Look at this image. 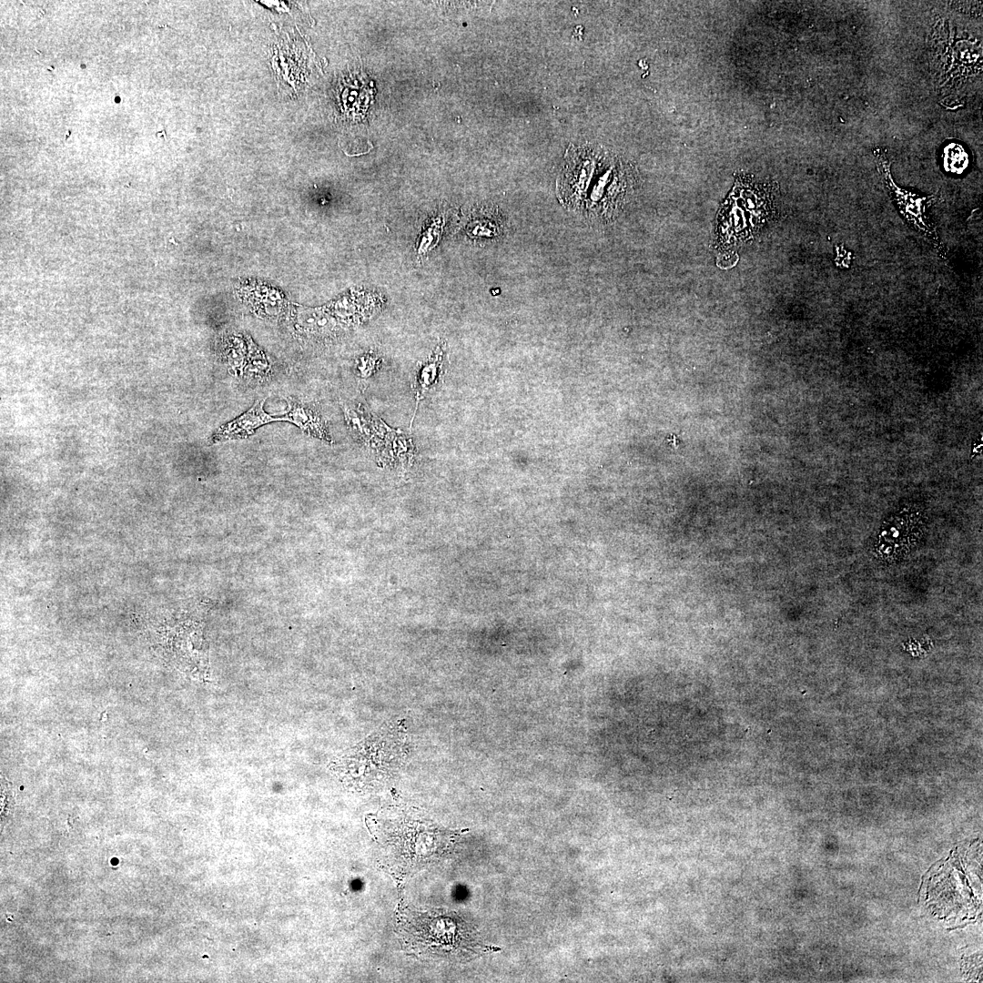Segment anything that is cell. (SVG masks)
Returning a JSON list of instances; mask_svg holds the SVG:
<instances>
[{"mask_svg":"<svg viewBox=\"0 0 983 983\" xmlns=\"http://www.w3.org/2000/svg\"><path fill=\"white\" fill-rule=\"evenodd\" d=\"M377 368V358L369 355L362 358L360 362L357 365V374L361 379H367L376 371Z\"/></svg>","mask_w":983,"mask_h":983,"instance_id":"9","label":"cell"},{"mask_svg":"<svg viewBox=\"0 0 983 983\" xmlns=\"http://www.w3.org/2000/svg\"><path fill=\"white\" fill-rule=\"evenodd\" d=\"M924 512L915 504L901 506L885 520L876 540V551L886 560H896L914 549L922 537Z\"/></svg>","mask_w":983,"mask_h":983,"instance_id":"3","label":"cell"},{"mask_svg":"<svg viewBox=\"0 0 983 983\" xmlns=\"http://www.w3.org/2000/svg\"><path fill=\"white\" fill-rule=\"evenodd\" d=\"M873 154L884 185L892 200L897 204L900 214L907 224L925 236L935 246L941 257L945 258L944 246L933 224L929 222L926 216V208L936 201L937 197L935 195L919 196L897 187L891 176L890 163L886 153L881 148H875Z\"/></svg>","mask_w":983,"mask_h":983,"instance_id":"2","label":"cell"},{"mask_svg":"<svg viewBox=\"0 0 983 983\" xmlns=\"http://www.w3.org/2000/svg\"><path fill=\"white\" fill-rule=\"evenodd\" d=\"M400 929L415 950L431 956H457L470 942L465 924L457 916L443 911L408 912Z\"/></svg>","mask_w":983,"mask_h":983,"instance_id":"1","label":"cell"},{"mask_svg":"<svg viewBox=\"0 0 983 983\" xmlns=\"http://www.w3.org/2000/svg\"><path fill=\"white\" fill-rule=\"evenodd\" d=\"M343 410L346 423L353 437L365 444L370 442L371 422L363 410L360 407L344 406Z\"/></svg>","mask_w":983,"mask_h":983,"instance_id":"7","label":"cell"},{"mask_svg":"<svg viewBox=\"0 0 983 983\" xmlns=\"http://www.w3.org/2000/svg\"><path fill=\"white\" fill-rule=\"evenodd\" d=\"M265 400H257L250 409L222 424L211 436V442H224L240 440L253 435L257 429L272 421H280L281 417H273L264 410Z\"/></svg>","mask_w":983,"mask_h":983,"instance_id":"4","label":"cell"},{"mask_svg":"<svg viewBox=\"0 0 983 983\" xmlns=\"http://www.w3.org/2000/svg\"><path fill=\"white\" fill-rule=\"evenodd\" d=\"M944 168L952 174H962L968 166V155L962 145L949 143L943 150Z\"/></svg>","mask_w":983,"mask_h":983,"instance_id":"8","label":"cell"},{"mask_svg":"<svg viewBox=\"0 0 983 983\" xmlns=\"http://www.w3.org/2000/svg\"><path fill=\"white\" fill-rule=\"evenodd\" d=\"M445 350L439 346L433 355L426 361L419 364L414 371L411 388L415 398V410L419 403L434 389L443 375Z\"/></svg>","mask_w":983,"mask_h":983,"instance_id":"6","label":"cell"},{"mask_svg":"<svg viewBox=\"0 0 983 983\" xmlns=\"http://www.w3.org/2000/svg\"><path fill=\"white\" fill-rule=\"evenodd\" d=\"M288 408L281 416L283 421H289L307 434L325 442L332 443L326 421L318 407L293 399H287Z\"/></svg>","mask_w":983,"mask_h":983,"instance_id":"5","label":"cell"}]
</instances>
